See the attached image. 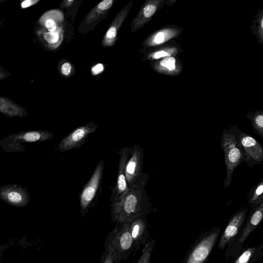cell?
<instances>
[{
	"mask_svg": "<svg viewBox=\"0 0 263 263\" xmlns=\"http://www.w3.org/2000/svg\"><path fill=\"white\" fill-rule=\"evenodd\" d=\"M0 197L6 201L15 205H22L28 201V195L20 186L9 185L1 190Z\"/></svg>",
	"mask_w": 263,
	"mask_h": 263,
	"instance_id": "obj_13",
	"label": "cell"
},
{
	"mask_svg": "<svg viewBox=\"0 0 263 263\" xmlns=\"http://www.w3.org/2000/svg\"><path fill=\"white\" fill-rule=\"evenodd\" d=\"M5 77V73L2 71H0V80L4 79Z\"/></svg>",
	"mask_w": 263,
	"mask_h": 263,
	"instance_id": "obj_32",
	"label": "cell"
},
{
	"mask_svg": "<svg viewBox=\"0 0 263 263\" xmlns=\"http://www.w3.org/2000/svg\"><path fill=\"white\" fill-rule=\"evenodd\" d=\"M112 0H104L96 6L87 14L86 22L90 24L105 13L112 5Z\"/></svg>",
	"mask_w": 263,
	"mask_h": 263,
	"instance_id": "obj_21",
	"label": "cell"
},
{
	"mask_svg": "<svg viewBox=\"0 0 263 263\" xmlns=\"http://www.w3.org/2000/svg\"><path fill=\"white\" fill-rule=\"evenodd\" d=\"M71 65L68 62L63 63L61 67V71L64 76H68L70 73Z\"/></svg>",
	"mask_w": 263,
	"mask_h": 263,
	"instance_id": "obj_29",
	"label": "cell"
},
{
	"mask_svg": "<svg viewBox=\"0 0 263 263\" xmlns=\"http://www.w3.org/2000/svg\"><path fill=\"white\" fill-rule=\"evenodd\" d=\"M129 149L130 147H124L119 152L120 160L118 171L115 184L111 191L110 198L111 203L114 202L120 196L129 189L126 180L125 165L129 155Z\"/></svg>",
	"mask_w": 263,
	"mask_h": 263,
	"instance_id": "obj_8",
	"label": "cell"
},
{
	"mask_svg": "<svg viewBox=\"0 0 263 263\" xmlns=\"http://www.w3.org/2000/svg\"><path fill=\"white\" fill-rule=\"evenodd\" d=\"M97 128L92 122L77 127L61 140L55 151L64 152L81 147L88 136L95 133Z\"/></svg>",
	"mask_w": 263,
	"mask_h": 263,
	"instance_id": "obj_7",
	"label": "cell"
},
{
	"mask_svg": "<svg viewBox=\"0 0 263 263\" xmlns=\"http://www.w3.org/2000/svg\"><path fill=\"white\" fill-rule=\"evenodd\" d=\"M110 243L115 263L126 260L134 251L129 223H117L106 238Z\"/></svg>",
	"mask_w": 263,
	"mask_h": 263,
	"instance_id": "obj_3",
	"label": "cell"
},
{
	"mask_svg": "<svg viewBox=\"0 0 263 263\" xmlns=\"http://www.w3.org/2000/svg\"><path fill=\"white\" fill-rule=\"evenodd\" d=\"M40 0H26L22 2L21 7L23 9L31 7L37 4Z\"/></svg>",
	"mask_w": 263,
	"mask_h": 263,
	"instance_id": "obj_30",
	"label": "cell"
},
{
	"mask_svg": "<svg viewBox=\"0 0 263 263\" xmlns=\"http://www.w3.org/2000/svg\"><path fill=\"white\" fill-rule=\"evenodd\" d=\"M64 20L62 12L57 9L45 12L40 18L39 24L49 32H54L62 28L60 25Z\"/></svg>",
	"mask_w": 263,
	"mask_h": 263,
	"instance_id": "obj_14",
	"label": "cell"
},
{
	"mask_svg": "<svg viewBox=\"0 0 263 263\" xmlns=\"http://www.w3.org/2000/svg\"><path fill=\"white\" fill-rule=\"evenodd\" d=\"M254 248L246 250L236 260L235 263H248L252 255Z\"/></svg>",
	"mask_w": 263,
	"mask_h": 263,
	"instance_id": "obj_27",
	"label": "cell"
},
{
	"mask_svg": "<svg viewBox=\"0 0 263 263\" xmlns=\"http://www.w3.org/2000/svg\"><path fill=\"white\" fill-rule=\"evenodd\" d=\"M146 217V215H141L129 222L135 250H138L141 245H144L146 239L147 222Z\"/></svg>",
	"mask_w": 263,
	"mask_h": 263,
	"instance_id": "obj_11",
	"label": "cell"
},
{
	"mask_svg": "<svg viewBox=\"0 0 263 263\" xmlns=\"http://www.w3.org/2000/svg\"><path fill=\"white\" fill-rule=\"evenodd\" d=\"M105 162L102 159L80 194V213L84 216L97 201L101 191Z\"/></svg>",
	"mask_w": 263,
	"mask_h": 263,
	"instance_id": "obj_4",
	"label": "cell"
},
{
	"mask_svg": "<svg viewBox=\"0 0 263 263\" xmlns=\"http://www.w3.org/2000/svg\"><path fill=\"white\" fill-rule=\"evenodd\" d=\"M176 35V32L173 30L163 29L153 34L145 41L147 46H153L161 44L168 41Z\"/></svg>",
	"mask_w": 263,
	"mask_h": 263,
	"instance_id": "obj_20",
	"label": "cell"
},
{
	"mask_svg": "<svg viewBox=\"0 0 263 263\" xmlns=\"http://www.w3.org/2000/svg\"><path fill=\"white\" fill-rule=\"evenodd\" d=\"M248 222L243 230L239 241L243 242L261 221L263 216V201L259 204L252 208Z\"/></svg>",
	"mask_w": 263,
	"mask_h": 263,
	"instance_id": "obj_16",
	"label": "cell"
},
{
	"mask_svg": "<svg viewBox=\"0 0 263 263\" xmlns=\"http://www.w3.org/2000/svg\"><path fill=\"white\" fill-rule=\"evenodd\" d=\"M252 123L253 129L255 134L263 138V114L257 112L248 115Z\"/></svg>",
	"mask_w": 263,
	"mask_h": 263,
	"instance_id": "obj_23",
	"label": "cell"
},
{
	"mask_svg": "<svg viewBox=\"0 0 263 263\" xmlns=\"http://www.w3.org/2000/svg\"><path fill=\"white\" fill-rule=\"evenodd\" d=\"M248 210L241 208L232 217L226 227L219 241V247L223 249L237 233L239 229L245 221Z\"/></svg>",
	"mask_w": 263,
	"mask_h": 263,
	"instance_id": "obj_10",
	"label": "cell"
},
{
	"mask_svg": "<svg viewBox=\"0 0 263 263\" xmlns=\"http://www.w3.org/2000/svg\"><path fill=\"white\" fill-rule=\"evenodd\" d=\"M37 34L42 35L46 45L51 49L58 48L61 44L63 38L62 27L54 32H49L42 28V29L37 31Z\"/></svg>",
	"mask_w": 263,
	"mask_h": 263,
	"instance_id": "obj_19",
	"label": "cell"
},
{
	"mask_svg": "<svg viewBox=\"0 0 263 263\" xmlns=\"http://www.w3.org/2000/svg\"><path fill=\"white\" fill-rule=\"evenodd\" d=\"M218 235L215 232L204 237L191 253L186 263H203L211 252Z\"/></svg>",
	"mask_w": 263,
	"mask_h": 263,
	"instance_id": "obj_9",
	"label": "cell"
},
{
	"mask_svg": "<svg viewBox=\"0 0 263 263\" xmlns=\"http://www.w3.org/2000/svg\"><path fill=\"white\" fill-rule=\"evenodd\" d=\"M263 178L254 186L250 189L247 197L249 198L248 203L251 208L259 204L263 201Z\"/></svg>",
	"mask_w": 263,
	"mask_h": 263,
	"instance_id": "obj_22",
	"label": "cell"
},
{
	"mask_svg": "<svg viewBox=\"0 0 263 263\" xmlns=\"http://www.w3.org/2000/svg\"><path fill=\"white\" fill-rule=\"evenodd\" d=\"M157 69L172 72L176 70V60L174 57H167L162 60L157 66Z\"/></svg>",
	"mask_w": 263,
	"mask_h": 263,
	"instance_id": "obj_25",
	"label": "cell"
},
{
	"mask_svg": "<svg viewBox=\"0 0 263 263\" xmlns=\"http://www.w3.org/2000/svg\"><path fill=\"white\" fill-rule=\"evenodd\" d=\"M158 6V2H149L143 5L137 16L132 23V32H134L143 26L154 14Z\"/></svg>",
	"mask_w": 263,
	"mask_h": 263,
	"instance_id": "obj_15",
	"label": "cell"
},
{
	"mask_svg": "<svg viewBox=\"0 0 263 263\" xmlns=\"http://www.w3.org/2000/svg\"><path fill=\"white\" fill-rule=\"evenodd\" d=\"M132 2L126 5L117 15L110 24L102 40L104 47H109L114 44L117 40L116 36L118 29L121 26L130 9Z\"/></svg>",
	"mask_w": 263,
	"mask_h": 263,
	"instance_id": "obj_12",
	"label": "cell"
},
{
	"mask_svg": "<svg viewBox=\"0 0 263 263\" xmlns=\"http://www.w3.org/2000/svg\"><path fill=\"white\" fill-rule=\"evenodd\" d=\"M14 139L22 140L23 142H33L48 140L53 137L52 132L45 130H34L11 135Z\"/></svg>",
	"mask_w": 263,
	"mask_h": 263,
	"instance_id": "obj_17",
	"label": "cell"
},
{
	"mask_svg": "<svg viewBox=\"0 0 263 263\" xmlns=\"http://www.w3.org/2000/svg\"><path fill=\"white\" fill-rule=\"evenodd\" d=\"M240 129L233 125L224 129L221 138V148L224 157L226 177L223 183L224 188L231 184L235 169L242 162V151L238 139Z\"/></svg>",
	"mask_w": 263,
	"mask_h": 263,
	"instance_id": "obj_2",
	"label": "cell"
},
{
	"mask_svg": "<svg viewBox=\"0 0 263 263\" xmlns=\"http://www.w3.org/2000/svg\"><path fill=\"white\" fill-rule=\"evenodd\" d=\"M104 248L105 251L102 254L100 263H114L112 248L107 239L105 242Z\"/></svg>",
	"mask_w": 263,
	"mask_h": 263,
	"instance_id": "obj_26",
	"label": "cell"
},
{
	"mask_svg": "<svg viewBox=\"0 0 263 263\" xmlns=\"http://www.w3.org/2000/svg\"><path fill=\"white\" fill-rule=\"evenodd\" d=\"M0 112L9 117L26 116V111L21 106L9 99L0 97Z\"/></svg>",
	"mask_w": 263,
	"mask_h": 263,
	"instance_id": "obj_18",
	"label": "cell"
},
{
	"mask_svg": "<svg viewBox=\"0 0 263 263\" xmlns=\"http://www.w3.org/2000/svg\"><path fill=\"white\" fill-rule=\"evenodd\" d=\"M144 153L139 145L130 147L129 155L125 165V177L128 188L145 186L148 176L143 173Z\"/></svg>",
	"mask_w": 263,
	"mask_h": 263,
	"instance_id": "obj_5",
	"label": "cell"
},
{
	"mask_svg": "<svg viewBox=\"0 0 263 263\" xmlns=\"http://www.w3.org/2000/svg\"><path fill=\"white\" fill-rule=\"evenodd\" d=\"M171 53L165 50H160L151 54L149 58L152 59H157L163 57H170Z\"/></svg>",
	"mask_w": 263,
	"mask_h": 263,
	"instance_id": "obj_28",
	"label": "cell"
},
{
	"mask_svg": "<svg viewBox=\"0 0 263 263\" xmlns=\"http://www.w3.org/2000/svg\"><path fill=\"white\" fill-rule=\"evenodd\" d=\"M155 245V241L152 240L146 243L142 253L137 263H150L151 255Z\"/></svg>",
	"mask_w": 263,
	"mask_h": 263,
	"instance_id": "obj_24",
	"label": "cell"
},
{
	"mask_svg": "<svg viewBox=\"0 0 263 263\" xmlns=\"http://www.w3.org/2000/svg\"><path fill=\"white\" fill-rule=\"evenodd\" d=\"M104 66L102 64H98L95 65L91 69L92 73L96 75L100 73L103 71Z\"/></svg>",
	"mask_w": 263,
	"mask_h": 263,
	"instance_id": "obj_31",
	"label": "cell"
},
{
	"mask_svg": "<svg viewBox=\"0 0 263 263\" xmlns=\"http://www.w3.org/2000/svg\"><path fill=\"white\" fill-rule=\"evenodd\" d=\"M238 139L242 151V162L251 168L261 164L263 161V148L260 143L241 130Z\"/></svg>",
	"mask_w": 263,
	"mask_h": 263,
	"instance_id": "obj_6",
	"label": "cell"
},
{
	"mask_svg": "<svg viewBox=\"0 0 263 263\" xmlns=\"http://www.w3.org/2000/svg\"><path fill=\"white\" fill-rule=\"evenodd\" d=\"M111 218L114 223L129 222L134 219L147 215L152 204L145 186L129 188L110 205Z\"/></svg>",
	"mask_w": 263,
	"mask_h": 263,
	"instance_id": "obj_1",
	"label": "cell"
}]
</instances>
